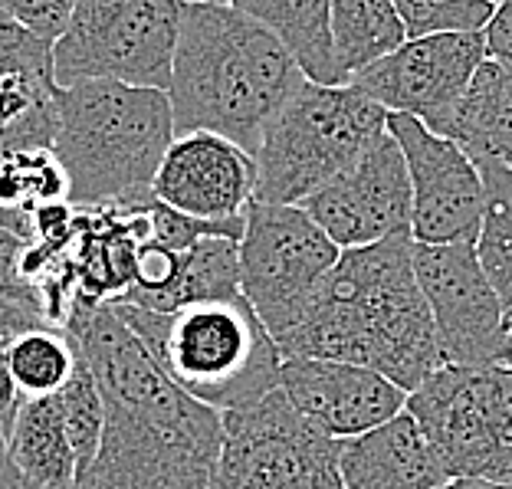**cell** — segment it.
<instances>
[{"label": "cell", "mask_w": 512, "mask_h": 489, "mask_svg": "<svg viewBox=\"0 0 512 489\" xmlns=\"http://www.w3.org/2000/svg\"><path fill=\"white\" fill-rule=\"evenodd\" d=\"M66 335L106 401V430L76 489H214L224 414L184 394L109 306L76 299Z\"/></svg>", "instance_id": "1"}, {"label": "cell", "mask_w": 512, "mask_h": 489, "mask_svg": "<svg viewBox=\"0 0 512 489\" xmlns=\"http://www.w3.org/2000/svg\"><path fill=\"white\" fill-rule=\"evenodd\" d=\"M276 345L283 358L362 365L407 394L421 388L444 362L414 273V237L394 234L362 250H342Z\"/></svg>", "instance_id": "2"}, {"label": "cell", "mask_w": 512, "mask_h": 489, "mask_svg": "<svg viewBox=\"0 0 512 489\" xmlns=\"http://www.w3.org/2000/svg\"><path fill=\"white\" fill-rule=\"evenodd\" d=\"M302 83L306 73L263 23L217 0H181L168 86L174 135L214 132L253 155Z\"/></svg>", "instance_id": "3"}, {"label": "cell", "mask_w": 512, "mask_h": 489, "mask_svg": "<svg viewBox=\"0 0 512 489\" xmlns=\"http://www.w3.org/2000/svg\"><path fill=\"white\" fill-rule=\"evenodd\" d=\"M109 309L184 394L220 414L243 411L279 388L283 355L243 293L174 312L132 302H109Z\"/></svg>", "instance_id": "4"}, {"label": "cell", "mask_w": 512, "mask_h": 489, "mask_svg": "<svg viewBox=\"0 0 512 489\" xmlns=\"http://www.w3.org/2000/svg\"><path fill=\"white\" fill-rule=\"evenodd\" d=\"M174 142L168 92L125 83L56 89L53 155L69 174V204L138 201Z\"/></svg>", "instance_id": "5"}, {"label": "cell", "mask_w": 512, "mask_h": 489, "mask_svg": "<svg viewBox=\"0 0 512 489\" xmlns=\"http://www.w3.org/2000/svg\"><path fill=\"white\" fill-rule=\"evenodd\" d=\"M388 132V112L358 86H322L306 79L266 125L256 161L263 204H302Z\"/></svg>", "instance_id": "6"}, {"label": "cell", "mask_w": 512, "mask_h": 489, "mask_svg": "<svg viewBox=\"0 0 512 489\" xmlns=\"http://www.w3.org/2000/svg\"><path fill=\"white\" fill-rule=\"evenodd\" d=\"M178 30L181 0H76L53 43V79L168 92Z\"/></svg>", "instance_id": "7"}, {"label": "cell", "mask_w": 512, "mask_h": 489, "mask_svg": "<svg viewBox=\"0 0 512 489\" xmlns=\"http://www.w3.org/2000/svg\"><path fill=\"white\" fill-rule=\"evenodd\" d=\"M342 250L296 204L247 207L240 237V293L279 339L309 306Z\"/></svg>", "instance_id": "8"}, {"label": "cell", "mask_w": 512, "mask_h": 489, "mask_svg": "<svg viewBox=\"0 0 512 489\" xmlns=\"http://www.w3.org/2000/svg\"><path fill=\"white\" fill-rule=\"evenodd\" d=\"M214 489H345L339 440L299 417L276 388L263 401L224 414Z\"/></svg>", "instance_id": "9"}, {"label": "cell", "mask_w": 512, "mask_h": 489, "mask_svg": "<svg viewBox=\"0 0 512 489\" xmlns=\"http://www.w3.org/2000/svg\"><path fill=\"white\" fill-rule=\"evenodd\" d=\"M414 273L434 319L440 362L473 371L512 368L506 306L473 243H414Z\"/></svg>", "instance_id": "10"}, {"label": "cell", "mask_w": 512, "mask_h": 489, "mask_svg": "<svg viewBox=\"0 0 512 489\" xmlns=\"http://www.w3.org/2000/svg\"><path fill=\"white\" fill-rule=\"evenodd\" d=\"M411 178V237L427 247L476 243L483 220V174L457 142L430 132L414 115H388Z\"/></svg>", "instance_id": "11"}, {"label": "cell", "mask_w": 512, "mask_h": 489, "mask_svg": "<svg viewBox=\"0 0 512 489\" xmlns=\"http://www.w3.org/2000/svg\"><path fill=\"white\" fill-rule=\"evenodd\" d=\"M483 60V33H437L407 40L381 63L358 73L352 86L375 99L388 115H414L430 132L444 135Z\"/></svg>", "instance_id": "12"}, {"label": "cell", "mask_w": 512, "mask_h": 489, "mask_svg": "<svg viewBox=\"0 0 512 489\" xmlns=\"http://www.w3.org/2000/svg\"><path fill=\"white\" fill-rule=\"evenodd\" d=\"M302 207L339 250H362L411 234V178L401 145L384 132L358 161L309 194Z\"/></svg>", "instance_id": "13"}, {"label": "cell", "mask_w": 512, "mask_h": 489, "mask_svg": "<svg viewBox=\"0 0 512 489\" xmlns=\"http://www.w3.org/2000/svg\"><path fill=\"white\" fill-rule=\"evenodd\" d=\"M151 194L194 220H243L256 194V161L224 135H174L151 181Z\"/></svg>", "instance_id": "14"}, {"label": "cell", "mask_w": 512, "mask_h": 489, "mask_svg": "<svg viewBox=\"0 0 512 489\" xmlns=\"http://www.w3.org/2000/svg\"><path fill=\"white\" fill-rule=\"evenodd\" d=\"M279 391L299 417L332 440H348L388 424L407 407V391L362 365L329 358H283Z\"/></svg>", "instance_id": "15"}, {"label": "cell", "mask_w": 512, "mask_h": 489, "mask_svg": "<svg viewBox=\"0 0 512 489\" xmlns=\"http://www.w3.org/2000/svg\"><path fill=\"white\" fill-rule=\"evenodd\" d=\"M345 489H437L450 476L407 411L365 434L339 440Z\"/></svg>", "instance_id": "16"}, {"label": "cell", "mask_w": 512, "mask_h": 489, "mask_svg": "<svg viewBox=\"0 0 512 489\" xmlns=\"http://www.w3.org/2000/svg\"><path fill=\"white\" fill-rule=\"evenodd\" d=\"M7 457L30 489H76V457L60 394L20 401L7 430Z\"/></svg>", "instance_id": "17"}, {"label": "cell", "mask_w": 512, "mask_h": 489, "mask_svg": "<svg viewBox=\"0 0 512 489\" xmlns=\"http://www.w3.org/2000/svg\"><path fill=\"white\" fill-rule=\"evenodd\" d=\"M444 138L473 161H503L512 168V69L486 56L453 109Z\"/></svg>", "instance_id": "18"}, {"label": "cell", "mask_w": 512, "mask_h": 489, "mask_svg": "<svg viewBox=\"0 0 512 489\" xmlns=\"http://www.w3.org/2000/svg\"><path fill=\"white\" fill-rule=\"evenodd\" d=\"M227 4L263 23L293 53L306 79L322 86H348L332 50V0H227Z\"/></svg>", "instance_id": "19"}, {"label": "cell", "mask_w": 512, "mask_h": 489, "mask_svg": "<svg viewBox=\"0 0 512 489\" xmlns=\"http://www.w3.org/2000/svg\"><path fill=\"white\" fill-rule=\"evenodd\" d=\"M240 296V240L201 237L194 247L181 250V263L174 279L158 293L119 299L142 306L148 312H174L191 302Z\"/></svg>", "instance_id": "20"}, {"label": "cell", "mask_w": 512, "mask_h": 489, "mask_svg": "<svg viewBox=\"0 0 512 489\" xmlns=\"http://www.w3.org/2000/svg\"><path fill=\"white\" fill-rule=\"evenodd\" d=\"M329 27L335 63L348 83L407 43V30L394 0H332Z\"/></svg>", "instance_id": "21"}, {"label": "cell", "mask_w": 512, "mask_h": 489, "mask_svg": "<svg viewBox=\"0 0 512 489\" xmlns=\"http://www.w3.org/2000/svg\"><path fill=\"white\" fill-rule=\"evenodd\" d=\"M56 89L53 66L0 73V155L53 148Z\"/></svg>", "instance_id": "22"}, {"label": "cell", "mask_w": 512, "mask_h": 489, "mask_svg": "<svg viewBox=\"0 0 512 489\" xmlns=\"http://www.w3.org/2000/svg\"><path fill=\"white\" fill-rule=\"evenodd\" d=\"M69 201V174L53 148L0 155V224L30 243L33 214L46 204Z\"/></svg>", "instance_id": "23"}, {"label": "cell", "mask_w": 512, "mask_h": 489, "mask_svg": "<svg viewBox=\"0 0 512 489\" xmlns=\"http://www.w3.org/2000/svg\"><path fill=\"white\" fill-rule=\"evenodd\" d=\"M483 174V220L476 237V256L496 296L512 312V168L503 161H476Z\"/></svg>", "instance_id": "24"}, {"label": "cell", "mask_w": 512, "mask_h": 489, "mask_svg": "<svg viewBox=\"0 0 512 489\" xmlns=\"http://www.w3.org/2000/svg\"><path fill=\"white\" fill-rule=\"evenodd\" d=\"M79 345L63 329L43 325L10 342V368H14L17 388L23 398H46L66 388L76 368Z\"/></svg>", "instance_id": "25"}, {"label": "cell", "mask_w": 512, "mask_h": 489, "mask_svg": "<svg viewBox=\"0 0 512 489\" xmlns=\"http://www.w3.org/2000/svg\"><path fill=\"white\" fill-rule=\"evenodd\" d=\"M60 404H63L69 444H73L76 480H79L92 463V457H96V450L102 444V430H106V401H102L99 381L92 375L83 352L76 358V368L69 375L66 388L60 391Z\"/></svg>", "instance_id": "26"}, {"label": "cell", "mask_w": 512, "mask_h": 489, "mask_svg": "<svg viewBox=\"0 0 512 489\" xmlns=\"http://www.w3.org/2000/svg\"><path fill=\"white\" fill-rule=\"evenodd\" d=\"M407 40L437 33H483L493 20V0H394Z\"/></svg>", "instance_id": "27"}, {"label": "cell", "mask_w": 512, "mask_h": 489, "mask_svg": "<svg viewBox=\"0 0 512 489\" xmlns=\"http://www.w3.org/2000/svg\"><path fill=\"white\" fill-rule=\"evenodd\" d=\"M490 463L483 480H512V368L483 371Z\"/></svg>", "instance_id": "28"}, {"label": "cell", "mask_w": 512, "mask_h": 489, "mask_svg": "<svg viewBox=\"0 0 512 489\" xmlns=\"http://www.w3.org/2000/svg\"><path fill=\"white\" fill-rule=\"evenodd\" d=\"M43 66H53V43L40 40L37 33L20 27L7 10H0V73Z\"/></svg>", "instance_id": "29"}, {"label": "cell", "mask_w": 512, "mask_h": 489, "mask_svg": "<svg viewBox=\"0 0 512 489\" xmlns=\"http://www.w3.org/2000/svg\"><path fill=\"white\" fill-rule=\"evenodd\" d=\"M76 0H0V10H7L20 27L37 33L40 40L56 43L73 17Z\"/></svg>", "instance_id": "30"}, {"label": "cell", "mask_w": 512, "mask_h": 489, "mask_svg": "<svg viewBox=\"0 0 512 489\" xmlns=\"http://www.w3.org/2000/svg\"><path fill=\"white\" fill-rule=\"evenodd\" d=\"M27 247V240L17 237L14 230L0 224V299H23L40 306V296L20 273V253Z\"/></svg>", "instance_id": "31"}, {"label": "cell", "mask_w": 512, "mask_h": 489, "mask_svg": "<svg viewBox=\"0 0 512 489\" xmlns=\"http://www.w3.org/2000/svg\"><path fill=\"white\" fill-rule=\"evenodd\" d=\"M46 319L40 306L23 299H0V345H10L20 335H27L33 329H43Z\"/></svg>", "instance_id": "32"}, {"label": "cell", "mask_w": 512, "mask_h": 489, "mask_svg": "<svg viewBox=\"0 0 512 489\" xmlns=\"http://www.w3.org/2000/svg\"><path fill=\"white\" fill-rule=\"evenodd\" d=\"M483 40H486V56L512 69V0L496 4V14L486 23Z\"/></svg>", "instance_id": "33"}, {"label": "cell", "mask_w": 512, "mask_h": 489, "mask_svg": "<svg viewBox=\"0 0 512 489\" xmlns=\"http://www.w3.org/2000/svg\"><path fill=\"white\" fill-rule=\"evenodd\" d=\"M20 401H23V394L17 388L14 368H10V345H0V427H4V437L10 424H14Z\"/></svg>", "instance_id": "34"}, {"label": "cell", "mask_w": 512, "mask_h": 489, "mask_svg": "<svg viewBox=\"0 0 512 489\" xmlns=\"http://www.w3.org/2000/svg\"><path fill=\"white\" fill-rule=\"evenodd\" d=\"M0 489H30L20 480V473L14 470V463L7 457V437L0 434Z\"/></svg>", "instance_id": "35"}, {"label": "cell", "mask_w": 512, "mask_h": 489, "mask_svg": "<svg viewBox=\"0 0 512 489\" xmlns=\"http://www.w3.org/2000/svg\"><path fill=\"white\" fill-rule=\"evenodd\" d=\"M453 489H512V480H453Z\"/></svg>", "instance_id": "36"}, {"label": "cell", "mask_w": 512, "mask_h": 489, "mask_svg": "<svg viewBox=\"0 0 512 489\" xmlns=\"http://www.w3.org/2000/svg\"><path fill=\"white\" fill-rule=\"evenodd\" d=\"M506 335H509V348H512V312H506Z\"/></svg>", "instance_id": "37"}, {"label": "cell", "mask_w": 512, "mask_h": 489, "mask_svg": "<svg viewBox=\"0 0 512 489\" xmlns=\"http://www.w3.org/2000/svg\"><path fill=\"white\" fill-rule=\"evenodd\" d=\"M437 489H453V483H447V486H437Z\"/></svg>", "instance_id": "38"}, {"label": "cell", "mask_w": 512, "mask_h": 489, "mask_svg": "<svg viewBox=\"0 0 512 489\" xmlns=\"http://www.w3.org/2000/svg\"><path fill=\"white\" fill-rule=\"evenodd\" d=\"M184 4H197V0H184Z\"/></svg>", "instance_id": "39"}, {"label": "cell", "mask_w": 512, "mask_h": 489, "mask_svg": "<svg viewBox=\"0 0 512 489\" xmlns=\"http://www.w3.org/2000/svg\"><path fill=\"white\" fill-rule=\"evenodd\" d=\"M217 4H227V0H217Z\"/></svg>", "instance_id": "40"}, {"label": "cell", "mask_w": 512, "mask_h": 489, "mask_svg": "<svg viewBox=\"0 0 512 489\" xmlns=\"http://www.w3.org/2000/svg\"><path fill=\"white\" fill-rule=\"evenodd\" d=\"M493 4H503V0H493Z\"/></svg>", "instance_id": "41"}, {"label": "cell", "mask_w": 512, "mask_h": 489, "mask_svg": "<svg viewBox=\"0 0 512 489\" xmlns=\"http://www.w3.org/2000/svg\"><path fill=\"white\" fill-rule=\"evenodd\" d=\"M0 434H4V427H0Z\"/></svg>", "instance_id": "42"}]
</instances>
